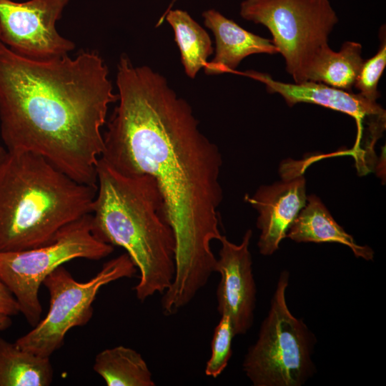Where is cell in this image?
I'll list each match as a JSON object with an SVG mask.
<instances>
[{
    "mask_svg": "<svg viewBox=\"0 0 386 386\" xmlns=\"http://www.w3.org/2000/svg\"><path fill=\"white\" fill-rule=\"evenodd\" d=\"M116 84L118 104L100 158L122 174L155 179L175 239V273L166 295L186 305L214 272L212 242L222 237V155L200 131L189 104L160 73L122 54Z\"/></svg>",
    "mask_w": 386,
    "mask_h": 386,
    "instance_id": "1",
    "label": "cell"
},
{
    "mask_svg": "<svg viewBox=\"0 0 386 386\" xmlns=\"http://www.w3.org/2000/svg\"><path fill=\"white\" fill-rule=\"evenodd\" d=\"M117 99L96 51L34 59L0 41V131L8 152L37 154L76 182L97 186L102 129Z\"/></svg>",
    "mask_w": 386,
    "mask_h": 386,
    "instance_id": "2",
    "label": "cell"
},
{
    "mask_svg": "<svg viewBox=\"0 0 386 386\" xmlns=\"http://www.w3.org/2000/svg\"><path fill=\"white\" fill-rule=\"evenodd\" d=\"M96 179L91 213L93 234L125 249L139 271L134 290L140 302L163 294L174 277L175 239L155 179L146 174H122L101 158Z\"/></svg>",
    "mask_w": 386,
    "mask_h": 386,
    "instance_id": "3",
    "label": "cell"
},
{
    "mask_svg": "<svg viewBox=\"0 0 386 386\" xmlns=\"http://www.w3.org/2000/svg\"><path fill=\"white\" fill-rule=\"evenodd\" d=\"M96 191L41 155L8 152L0 165V252L51 242L62 227L91 213Z\"/></svg>",
    "mask_w": 386,
    "mask_h": 386,
    "instance_id": "4",
    "label": "cell"
},
{
    "mask_svg": "<svg viewBox=\"0 0 386 386\" xmlns=\"http://www.w3.org/2000/svg\"><path fill=\"white\" fill-rule=\"evenodd\" d=\"M290 274L282 271L262 321L258 338L243 360L242 369L254 386H301L315 374L316 337L286 301Z\"/></svg>",
    "mask_w": 386,
    "mask_h": 386,
    "instance_id": "5",
    "label": "cell"
},
{
    "mask_svg": "<svg viewBox=\"0 0 386 386\" xmlns=\"http://www.w3.org/2000/svg\"><path fill=\"white\" fill-rule=\"evenodd\" d=\"M113 251V246L93 234L89 214L62 227L48 244L21 251L0 252V279L16 300L20 312L34 327L42 312L39 288L51 272L74 259L99 260Z\"/></svg>",
    "mask_w": 386,
    "mask_h": 386,
    "instance_id": "6",
    "label": "cell"
},
{
    "mask_svg": "<svg viewBox=\"0 0 386 386\" xmlns=\"http://www.w3.org/2000/svg\"><path fill=\"white\" fill-rule=\"evenodd\" d=\"M137 271L127 253L104 263L86 282L76 281L62 265L57 267L43 282L49 294L47 314L15 343L24 350L50 357L62 347L71 328L89 322L94 312L92 304L99 290L112 282L132 277Z\"/></svg>",
    "mask_w": 386,
    "mask_h": 386,
    "instance_id": "7",
    "label": "cell"
},
{
    "mask_svg": "<svg viewBox=\"0 0 386 386\" xmlns=\"http://www.w3.org/2000/svg\"><path fill=\"white\" fill-rule=\"evenodd\" d=\"M239 15L268 29L295 83L305 81L310 62L338 22L329 0H243Z\"/></svg>",
    "mask_w": 386,
    "mask_h": 386,
    "instance_id": "8",
    "label": "cell"
},
{
    "mask_svg": "<svg viewBox=\"0 0 386 386\" xmlns=\"http://www.w3.org/2000/svg\"><path fill=\"white\" fill-rule=\"evenodd\" d=\"M245 75L264 83L268 92L282 96L289 107L298 103H310L352 117L355 120L357 132L350 154L355 159L357 171L367 169L365 130L367 128L371 140L375 144L385 129V110L377 101L370 100L360 93L354 94L321 82L284 83L267 74L254 71L245 72Z\"/></svg>",
    "mask_w": 386,
    "mask_h": 386,
    "instance_id": "9",
    "label": "cell"
},
{
    "mask_svg": "<svg viewBox=\"0 0 386 386\" xmlns=\"http://www.w3.org/2000/svg\"><path fill=\"white\" fill-rule=\"evenodd\" d=\"M69 0H0V41L12 51L34 59L67 54L71 40L56 28Z\"/></svg>",
    "mask_w": 386,
    "mask_h": 386,
    "instance_id": "10",
    "label": "cell"
},
{
    "mask_svg": "<svg viewBox=\"0 0 386 386\" xmlns=\"http://www.w3.org/2000/svg\"><path fill=\"white\" fill-rule=\"evenodd\" d=\"M314 160H284L279 168V181L261 186L252 197L245 196V200L259 214L257 246L262 255H272L279 249L290 226L305 207L307 197L305 169Z\"/></svg>",
    "mask_w": 386,
    "mask_h": 386,
    "instance_id": "11",
    "label": "cell"
},
{
    "mask_svg": "<svg viewBox=\"0 0 386 386\" xmlns=\"http://www.w3.org/2000/svg\"><path fill=\"white\" fill-rule=\"evenodd\" d=\"M252 230L244 233L240 244L222 235L214 272L220 275L216 297L220 315L230 318L235 335H244L252 327L256 307L257 289L249 251Z\"/></svg>",
    "mask_w": 386,
    "mask_h": 386,
    "instance_id": "12",
    "label": "cell"
},
{
    "mask_svg": "<svg viewBox=\"0 0 386 386\" xmlns=\"http://www.w3.org/2000/svg\"><path fill=\"white\" fill-rule=\"evenodd\" d=\"M204 24L215 40V54L204 67L207 75L233 72L247 56L255 54H279L272 39L254 34L210 9L202 13Z\"/></svg>",
    "mask_w": 386,
    "mask_h": 386,
    "instance_id": "13",
    "label": "cell"
},
{
    "mask_svg": "<svg viewBox=\"0 0 386 386\" xmlns=\"http://www.w3.org/2000/svg\"><path fill=\"white\" fill-rule=\"evenodd\" d=\"M286 237L297 242L340 243L350 248L357 258L367 261L374 258L372 249L357 244L315 194L307 197L305 207L290 226Z\"/></svg>",
    "mask_w": 386,
    "mask_h": 386,
    "instance_id": "14",
    "label": "cell"
},
{
    "mask_svg": "<svg viewBox=\"0 0 386 386\" xmlns=\"http://www.w3.org/2000/svg\"><path fill=\"white\" fill-rule=\"evenodd\" d=\"M362 45L355 41H345L339 51L328 44L315 54L305 74V81L321 82L330 86L352 91L361 66Z\"/></svg>",
    "mask_w": 386,
    "mask_h": 386,
    "instance_id": "15",
    "label": "cell"
},
{
    "mask_svg": "<svg viewBox=\"0 0 386 386\" xmlns=\"http://www.w3.org/2000/svg\"><path fill=\"white\" fill-rule=\"evenodd\" d=\"M53 377L49 357L24 350L0 337V386H49Z\"/></svg>",
    "mask_w": 386,
    "mask_h": 386,
    "instance_id": "16",
    "label": "cell"
},
{
    "mask_svg": "<svg viewBox=\"0 0 386 386\" xmlns=\"http://www.w3.org/2000/svg\"><path fill=\"white\" fill-rule=\"evenodd\" d=\"M93 369L108 386H154L143 357L123 345L105 349L94 359Z\"/></svg>",
    "mask_w": 386,
    "mask_h": 386,
    "instance_id": "17",
    "label": "cell"
},
{
    "mask_svg": "<svg viewBox=\"0 0 386 386\" xmlns=\"http://www.w3.org/2000/svg\"><path fill=\"white\" fill-rule=\"evenodd\" d=\"M166 19L174 30L184 71L194 79L213 54L209 35L186 11L170 10Z\"/></svg>",
    "mask_w": 386,
    "mask_h": 386,
    "instance_id": "18",
    "label": "cell"
},
{
    "mask_svg": "<svg viewBox=\"0 0 386 386\" xmlns=\"http://www.w3.org/2000/svg\"><path fill=\"white\" fill-rule=\"evenodd\" d=\"M234 336L229 317L221 315L214 330L211 343L212 353L204 370L207 376L217 378L227 367L232 355V342Z\"/></svg>",
    "mask_w": 386,
    "mask_h": 386,
    "instance_id": "19",
    "label": "cell"
},
{
    "mask_svg": "<svg viewBox=\"0 0 386 386\" xmlns=\"http://www.w3.org/2000/svg\"><path fill=\"white\" fill-rule=\"evenodd\" d=\"M382 39L381 46L375 56L364 60L354 85L360 94L372 101H377L380 96L377 86L386 66L385 36Z\"/></svg>",
    "mask_w": 386,
    "mask_h": 386,
    "instance_id": "20",
    "label": "cell"
},
{
    "mask_svg": "<svg viewBox=\"0 0 386 386\" xmlns=\"http://www.w3.org/2000/svg\"><path fill=\"white\" fill-rule=\"evenodd\" d=\"M19 312L20 307L16 300L0 279V315L10 317Z\"/></svg>",
    "mask_w": 386,
    "mask_h": 386,
    "instance_id": "21",
    "label": "cell"
},
{
    "mask_svg": "<svg viewBox=\"0 0 386 386\" xmlns=\"http://www.w3.org/2000/svg\"><path fill=\"white\" fill-rule=\"evenodd\" d=\"M11 324L9 316L0 315V331L7 329Z\"/></svg>",
    "mask_w": 386,
    "mask_h": 386,
    "instance_id": "22",
    "label": "cell"
},
{
    "mask_svg": "<svg viewBox=\"0 0 386 386\" xmlns=\"http://www.w3.org/2000/svg\"><path fill=\"white\" fill-rule=\"evenodd\" d=\"M8 151L0 145V165L2 164L7 155Z\"/></svg>",
    "mask_w": 386,
    "mask_h": 386,
    "instance_id": "23",
    "label": "cell"
}]
</instances>
